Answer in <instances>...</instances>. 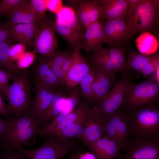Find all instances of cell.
Listing matches in <instances>:
<instances>
[{"label": "cell", "instance_id": "23", "mask_svg": "<svg viewBox=\"0 0 159 159\" xmlns=\"http://www.w3.org/2000/svg\"><path fill=\"white\" fill-rule=\"evenodd\" d=\"M80 95L79 89L76 86L71 87L67 104L46 126L41 129L39 136L41 137H46L62 120L73 110L80 102Z\"/></svg>", "mask_w": 159, "mask_h": 159}, {"label": "cell", "instance_id": "30", "mask_svg": "<svg viewBox=\"0 0 159 159\" xmlns=\"http://www.w3.org/2000/svg\"><path fill=\"white\" fill-rule=\"evenodd\" d=\"M120 113V107L104 118L105 125L104 137L113 140L117 144V131Z\"/></svg>", "mask_w": 159, "mask_h": 159}, {"label": "cell", "instance_id": "47", "mask_svg": "<svg viewBox=\"0 0 159 159\" xmlns=\"http://www.w3.org/2000/svg\"><path fill=\"white\" fill-rule=\"evenodd\" d=\"M81 152L79 150L74 151L66 159H80Z\"/></svg>", "mask_w": 159, "mask_h": 159}, {"label": "cell", "instance_id": "1", "mask_svg": "<svg viewBox=\"0 0 159 159\" xmlns=\"http://www.w3.org/2000/svg\"><path fill=\"white\" fill-rule=\"evenodd\" d=\"M125 110L129 140L159 142V107L151 104Z\"/></svg>", "mask_w": 159, "mask_h": 159}, {"label": "cell", "instance_id": "45", "mask_svg": "<svg viewBox=\"0 0 159 159\" xmlns=\"http://www.w3.org/2000/svg\"><path fill=\"white\" fill-rule=\"evenodd\" d=\"M10 121V119L4 120L0 118V142L1 143L4 139Z\"/></svg>", "mask_w": 159, "mask_h": 159}, {"label": "cell", "instance_id": "18", "mask_svg": "<svg viewBox=\"0 0 159 159\" xmlns=\"http://www.w3.org/2000/svg\"><path fill=\"white\" fill-rule=\"evenodd\" d=\"M72 53L70 51H55L49 57H44L45 61L57 78L60 86L65 84V75L70 65Z\"/></svg>", "mask_w": 159, "mask_h": 159}, {"label": "cell", "instance_id": "25", "mask_svg": "<svg viewBox=\"0 0 159 159\" xmlns=\"http://www.w3.org/2000/svg\"><path fill=\"white\" fill-rule=\"evenodd\" d=\"M89 103L85 101L79 103L73 110L67 115L47 135L54 137L67 126L87 116L90 108Z\"/></svg>", "mask_w": 159, "mask_h": 159}, {"label": "cell", "instance_id": "39", "mask_svg": "<svg viewBox=\"0 0 159 159\" xmlns=\"http://www.w3.org/2000/svg\"><path fill=\"white\" fill-rule=\"evenodd\" d=\"M36 52H25L17 60V67L19 69L28 67L33 62Z\"/></svg>", "mask_w": 159, "mask_h": 159}, {"label": "cell", "instance_id": "41", "mask_svg": "<svg viewBox=\"0 0 159 159\" xmlns=\"http://www.w3.org/2000/svg\"><path fill=\"white\" fill-rule=\"evenodd\" d=\"M4 155L0 156V159H29L21 150H6L2 149Z\"/></svg>", "mask_w": 159, "mask_h": 159}, {"label": "cell", "instance_id": "16", "mask_svg": "<svg viewBox=\"0 0 159 159\" xmlns=\"http://www.w3.org/2000/svg\"><path fill=\"white\" fill-rule=\"evenodd\" d=\"M86 145L96 159H117L121 155L117 144L105 137Z\"/></svg>", "mask_w": 159, "mask_h": 159}, {"label": "cell", "instance_id": "31", "mask_svg": "<svg viewBox=\"0 0 159 159\" xmlns=\"http://www.w3.org/2000/svg\"><path fill=\"white\" fill-rule=\"evenodd\" d=\"M121 113L117 135V144L121 149L124 150L129 139V132L124 109L120 107Z\"/></svg>", "mask_w": 159, "mask_h": 159}, {"label": "cell", "instance_id": "6", "mask_svg": "<svg viewBox=\"0 0 159 159\" xmlns=\"http://www.w3.org/2000/svg\"><path fill=\"white\" fill-rule=\"evenodd\" d=\"M159 83L150 79L132 84L125 93L121 107L132 110L145 105L159 103Z\"/></svg>", "mask_w": 159, "mask_h": 159}, {"label": "cell", "instance_id": "12", "mask_svg": "<svg viewBox=\"0 0 159 159\" xmlns=\"http://www.w3.org/2000/svg\"><path fill=\"white\" fill-rule=\"evenodd\" d=\"M92 52L91 54L85 59L93 68L114 74L130 70L127 65L118 62L110 57L102 46Z\"/></svg>", "mask_w": 159, "mask_h": 159}, {"label": "cell", "instance_id": "33", "mask_svg": "<svg viewBox=\"0 0 159 159\" xmlns=\"http://www.w3.org/2000/svg\"><path fill=\"white\" fill-rule=\"evenodd\" d=\"M93 74L94 69L92 67L79 84L81 89L80 95L88 103L94 102L92 90Z\"/></svg>", "mask_w": 159, "mask_h": 159}, {"label": "cell", "instance_id": "27", "mask_svg": "<svg viewBox=\"0 0 159 159\" xmlns=\"http://www.w3.org/2000/svg\"><path fill=\"white\" fill-rule=\"evenodd\" d=\"M13 42L11 39L9 38L0 44V67L6 69L14 77L19 74L21 71L9 55L10 49Z\"/></svg>", "mask_w": 159, "mask_h": 159}, {"label": "cell", "instance_id": "26", "mask_svg": "<svg viewBox=\"0 0 159 159\" xmlns=\"http://www.w3.org/2000/svg\"><path fill=\"white\" fill-rule=\"evenodd\" d=\"M135 43L139 52L145 55L155 53L159 47L158 39L149 32L141 33L136 39Z\"/></svg>", "mask_w": 159, "mask_h": 159}, {"label": "cell", "instance_id": "3", "mask_svg": "<svg viewBox=\"0 0 159 159\" xmlns=\"http://www.w3.org/2000/svg\"><path fill=\"white\" fill-rule=\"evenodd\" d=\"M11 121L0 143L5 150H20L22 145L29 147L36 142L41 125L31 115H25Z\"/></svg>", "mask_w": 159, "mask_h": 159}, {"label": "cell", "instance_id": "38", "mask_svg": "<svg viewBox=\"0 0 159 159\" xmlns=\"http://www.w3.org/2000/svg\"><path fill=\"white\" fill-rule=\"evenodd\" d=\"M14 77L12 74L0 67V92L5 95L7 97L9 87V80Z\"/></svg>", "mask_w": 159, "mask_h": 159}, {"label": "cell", "instance_id": "40", "mask_svg": "<svg viewBox=\"0 0 159 159\" xmlns=\"http://www.w3.org/2000/svg\"><path fill=\"white\" fill-rule=\"evenodd\" d=\"M159 68L158 54H155L154 59L144 66L140 72L144 77L152 74L155 71Z\"/></svg>", "mask_w": 159, "mask_h": 159}, {"label": "cell", "instance_id": "14", "mask_svg": "<svg viewBox=\"0 0 159 159\" xmlns=\"http://www.w3.org/2000/svg\"><path fill=\"white\" fill-rule=\"evenodd\" d=\"M84 33L81 49L89 54L102 47L107 40L104 29V23L99 21L91 24Z\"/></svg>", "mask_w": 159, "mask_h": 159}, {"label": "cell", "instance_id": "20", "mask_svg": "<svg viewBox=\"0 0 159 159\" xmlns=\"http://www.w3.org/2000/svg\"><path fill=\"white\" fill-rule=\"evenodd\" d=\"M35 83L44 85L55 91L60 86L57 78L47 64L44 57H39L33 70Z\"/></svg>", "mask_w": 159, "mask_h": 159}, {"label": "cell", "instance_id": "10", "mask_svg": "<svg viewBox=\"0 0 159 159\" xmlns=\"http://www.w3.org/2000/svg\"><path fill=\"white\" fill-rule=\"evenodd\" d=\"M117 159H159V142L129 140Z\"/></svg>", "mask_w": 159, "mask_h": 159}, {"label": "cell", "instance_id": "11", "mask_svg": "<svg viewBox=\"0 0 159 159\" xmlns=\"http://www.w3.org/2000/svg\"><path fill=\"white\" fill-rule=\"evenodd\" d=\"M105 121L96 106L90 108L82 132L77 137L86 144L104 136Z\"/></svg>", "mask_w": 159, "mask_h": 159}, {"label": "cell", "instance_id": "9", "mask_svg": "<svg viewBox=\"0 0 159 159\" xmlns=\"http://www.w3.org/2000/svg\"><path fill=\"white\" fill-rule=\"evenodd\" d=\"M54 22L47 21L40 23V26L32 42L34 51L44 57L52 55L58 47Z\"/></svg>", "mask_w": 159, "mask_h": 159}, {"label": "cell", "instance_id": "19", "mask_svg": "<svg viewBox=\"0 0 159 159\" xmlns=\"http://www.w3.org/2000/svg\"><path fill=\"white\" fill-rule=\"evenodd\" d=\"M100 9V19H124L129 7L128 0H96Z\"/></svg>", "mask_w": 159, "mask_h": 159}, {"label": "cell", "instance_id": "24", "mask_svg": "<svg viewBox=\"0 0 159 159\" xmlns=\"http://www.w3.org/2000/svg\"><path fill=\"white\" fill-rule=\"evenodd\" d=\"M9 22L11 25L22 23L40 22L30 0H25L18 5L9 16Z\"/></svg>", "mask_w": 159, "mask_h": 159}, {"label": "cell", "instance_id": "7", "mask_svg": "<svg viewBox=\"0 0 159 159\" xmlns=\"http://www.w3.org/2000/svg\"><path fill=\"white\" fill-rule=\"evenodd\" d=\"M130 77L129 71L123 72L111 91L97 103L96 107L104 118L122 106L124 95L132 84Z\"/></svg>", "mask_w": 159, "mask_h": 159}, {"label": "cell", "instance_id": "34", "mask_svg": "<svg viewBox=\"0 0 159 159\" xmlns=\"http://www.w3.org/2000/svg\"><path fill=\"white\" fill-rule=\"evenodd\" d=\"M69 97L67 96L61 98L48 111L46 112L39 122L44 127L46 126L51 120L58 114L68 104Z\"/></svg>", "mask_w": 159, "mask_h": 159}, {"label": "cell", "instance_id": "8", "mask_svg": "<svg viewBox=\"0 0 159 159\" xmlns=\"http://www.w3.org/2000/svg\"><path fill=\"white\" fill-rule=\"evenodd\" d=\"M47 136L49 137L40 147L32 149L22 147L21 150L29 159H62L74 147L70 140L61 141Z\"/></svg>", "mask_w": 159, "mask_h": 159}, {"label": "cell", "instance_id": "46", "mask_svg": "<svg viewBox=\"0 0 159 159\" xmlns=\"http://www.w3.org/2000/svg\"><path fill=\"white\" fill-rule=\"evenodd\" d=\"M0 115L9 119V112L6 106L2 96L0 94Z\"/></svg>", "mask_w": 159, "mask_h": 159}, {"label": "cell", "instance_id": "21", "mask_svg": "<svg viewBox=\"0 0 159 159\" xmlns=\"http://www.w3.org/2000/svg\"><path fill=\"white\" fill-rule=\"evenodd\" d=\"M92 90L94 102H98L108 92L115 82L114 74L106 73L93 68Z\"/></svg>", "mask_w": 159, "mask_h": 159}, {"label": "cell", "instance_id": "13", "mask_svg": "<svg viewBox=\"0 0 159 159\" xmlns=\"http://www.w3.org/2000/svg\"><path fill=\"white\" fill-rule=\"evenodd\" d=\"M80 49L72 52L71 63L64 76L65 83L70 87L79 85L92 67L82 55Z\"/></svg>", "mask_w": 159, "mask_h": 159}, {"label": "cell", "instance_id": "29", "mask_svg": "<svg viewBox=\"0 0 159 159\" xmlns=\"http://www.w3.org/2000/svg\"><path fill=\"white\" fill-rule=\"evenodd\" d=\"M155 54L145 55L133 50L129 51L126 64L130 70H133L139 72L143 67L154 58Z\"/></svg>", "mask_w": 159, "mask_h": 159}, {"label": "cell", "instance_id": "4", "mask_svg": "<svg viewBox=\"0 0 159 159\" xmlns=\"http://www.w3.org/2000/svg\"><path fill=\"white\" fill-rule=\"evenodd\" d=\"M9 85L7 97V107L15 120L25 115H31L32 102L30 100L31 84L26 72L21 71L13 78Z\"/></svg>", "mask_w": 159, "mask_h": 159}, {"label": "cell", "instance_id": "5", "mask_svg": "<svg viewBox=\"0 0 159 159\" xmlns=\"http://www.w3.org/2000/svg\"><path fill=\"white\" fill-rule=\"evenodd\" d=\"M56 15V19L53 24L55 31L74 50L81 49L84 28L73 9L70 7L62 6Z\"/></svg>", "mask_w": 159, "mask_h": 159}, {"label": "cell", "instance_id": "15", "mask_svg": "<svg viewBox=\"0 0 159 159\" xmlns=\"http://www.w3.org/2000/svg\"><path fill=\"white\" fill-rule=\"evenodd\" d=\"M105 20L104 29L107 44L110 46L118 45L131 37L124 19Z\"/></svg>", "mask_w": 159, "mask_h": 159}, {"label": "cell", "instance_id": "17", "mask_svg": "<svg viewBox=\"0 0 159 159\" xmlns=\"http://www.w3.org/2000/svg\"><path fill=\"white\" fill-rule=\"evenodd\" d=\"M35 96L32 103L31 115L39 122L54 96L55 90L46 86L36 83Z\"/></svg>", "mask_w": 159, "mask_h": 159}, {"label": "cell", "instance_id": "2", "mask_svg": "<svg viewBox=\"0 0 159 159\" xmlns=\"http://www.w3.org/2000/svg\"><path fill=\"white\" fill-rule=\"evenodd\" d=\"M128 0L130 6L124 19L131 37L144 32H155L159 23V0Z\"/></svg>", "mask_w": 159, "mask_h": 159}, {"label": "cell", "instance_id": "28", "mask_svg": "<svg viewBox=\"0 0 159 159\" xmlns=\"http://www.w3.org/2000/svg\"><path fill=\"white\" fill-rule=\"evenodd\" d=\"M87 116L67 126L52 137H55L56 140L61 141L68 140L74 137H77L83 131Z\"/></svg>", "mask_w": 159, "mask_h": 159}, {"label": "cell", "instance_id": "22", "mask_svg": "<svg viewBox=\"0 0 159 159\" xmlns=\"http://www.w3.org/2000/svg\"><path fill=\"white\" fill-rule=\"evenodd\" d=\"M12 25L11 37L13 42L29 48L40 26V23H22Z\"/></svg>", "mask_w": 159, "mask_h": 159}, {"label": "cell", "instance_id": "48", "mask_svg": "<svg viewBox=\"0 0 159 159\" xmlns=\"http://www.w3.org/2000/svg\"><path fill=\"white\" fill-rule=\"evenodd\" d=\"M2 147L1 144L0 143V152L1 151V150L2 149Z\"/></svg>", "mask_w": 159, "mask_h": 159}, {"label": "cell", "instance_id": "43", "mask_svg": "<svg viewBox=\"0 0 159 159\" xmlns=\"http://www.w3.org/2000/svg\"><path fill=\"white\" fill-rule=\"evenodd\" d=\"M11 27L9 22L0 24V44L11 37Z\"/></svg>", "mask_w": 159, "mask_h": 159}, {"label": "cell", "instance_id": "37", "mask_svg": "<svg viewBox=\"0 0 159 159\" xmlns=\"http://www.w3.org/2000/svg\"><path fill=\"white\" fill-rule=\"evenodd\" d=\"M31 4L36 11L40 22L46 20L45 14L47 6L46 0H31Z\"/></svg>", "mask_w": 159, "mask_h": 159}, {"label": "cell", "instance_id": "32", "mask_svg": "<svg viewBox=\"0 0 159 159\" xmlns=\"http://www.w3.org/2000/svg\"><path fill=\"white\" fill-rule=\"evenodd\" d=\"M69 2L72 6L71 7L73 9L76 16L86 29L91 25L88 11L87 1L72 0Z\"/></svg>", "mask_w": 159, "mask_h": 159}, {"label": "cell", "instance_id": "36", "mask_svg": "<svg viewBox=\"0 0 159 159\" xmlns=\"http://www.w3.org/2000/svg\"><path fill=\"white\" fill-rule=\"evenodd\" d=\"M87 9L90 24L99 21L100 9L97 0L87 1Z\"/></svg>", "mask_w": 159, "mask_h": 159}, {"label": "cell", "instance_id": "44", "mask_svg": "<svg viewBox=\"0 0 159 159\" xmlns=\"http://www.w3.org/2000/svg\"><path fill=\"white\" fill-rule=\"evenodd\" d=\"M46 1L47 9L56 14L63 6L61 0H47Z\"/></svg>", "mask_w": 159, "mask_h": 159}, {"label": "cell", "instance_id": "35", "mask_svg": "<svg viewBox=\"0 0 159 159\" xmlns=\"http://www.w3.org/2000/svg\"><path fill=\"white\" fill-rule=\"evenodd\" d=\"M25 0H1L0 2V17L9 16L16 7Z\"/></svg>", "mask_w": 159, "mask_h": 159}, {"label": "cell", "instance_id": "42", "mask_svg": "<svg viewBox=\"0 0 159 159\" xmlns=\"http://www.w3.org/2000/svg\"><path fill=\"white\" fill-rule=\"evenodd\" d=\"M25 47L21 44L12 45L9 51V55L11 59L13 61L17 60L25 52Z\"/></svg>", "mask_w": 159, "mask_h": 159}]
</instances>
